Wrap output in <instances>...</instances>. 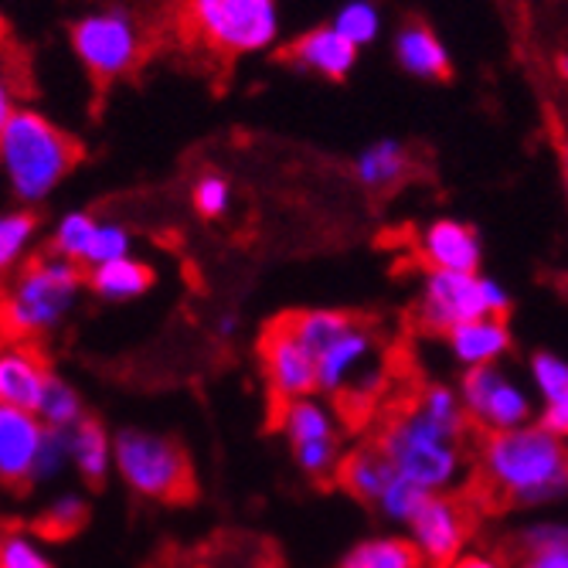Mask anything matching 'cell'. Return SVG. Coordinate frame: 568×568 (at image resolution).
I'll list each match as a JSON object with an SVG mask.
<instances>
[{
  "instance_id": "1",
  "label": "cell",
  "mask_w": 568,
  "mask_h": 568,
  "mask_svg": "<svg viewBox=\"0 0 568 568\" xmlns=\"http://www.w3.org/2000/svg\"><path fill=\"white\" fill-rule=\"evenodd\" d=\"M474 426L463 408L459 388L423 385L405 405L378 423L375 443L395 470L429 494H453L474 474Z\"/></svg>"
},
{
  "instance_id": "2",
  "label": "cell",
  "mask_w": 568,
  "mask_h": 568,
  "mask_svg": "<svg viewBox=\"0 0 568 568\" xmlns=\"http://www.w3.org/2000/svg\"><path fill=\"white\" fill-rule=\"evenodd\" d=\"M467 494L487 507H541L568 494V443L538 419L518 429L477 433Z\"/></svg>"
},
{
  "instance_id": "3",
  "label": "cell",
  "mask_w": 568,
  "mask_h": 568,
  "mask_svg": "<svg viewBox=\"0 0 568 568\" xmlns=\"http://www.w3.org/2000/svg\"><path fill=\"white\" fill-rule=\"evenodd\" d=\"M286 321L317 361V392L337 402H361L378 392L382 341L368 321L344 310H300Z\"/></svg>"
},
{
  "instance_id": "4",
  "label": "cell",
  "mask_w": 568,
  "mask_h": 568,
  "mask_svg": "<svg viewBox=\"0 0 568 568\" xmlns=\"http://www.w3.org/2000/svg\"><path fill=\"white\" fill-rule=\"evenodd\" d=\"M82 161V143L34 106H21L0 133V178L24 209L48 201Z\"/></svg>"
},
{
  "instance_id": "5",
  "label": "cell",
  "mask_w": 568,
  "mask_h": 568,
  "mask_svg": "<svg viewBox=\"0 0 568 568\" xmlns=\"http://www.w3.org/2000/svg\"><path fill=\"white\" fill-rule=\"evenodd\" d=\"M85 290V266L41 252L14 273L0 300V331L11 341H38L55 334Z\"/></svg>"
},
{
  "instance_id": "6",
  "label": "cell",
  "mask_w": 568,
  "mask_h": 568,
  "mask_svg": "<svg viewBox=\"0 0 568 568\" xmlns=\"http://www.w3.org/2000/svg\"><path fill=\"white\" fill-rule=\"evenodd\" d=\"M280 28V0H181L184 38L222 59L263 55Z\"/></svg>"
},
{
  "instance_id": "7",
  "label": "cell",
  "mask_w": 568,
  "mask_h": 568,
  "mask_svg": "<svg viewBox=\"0 0 568 568\" xmlns=\"http://www.w3.org/2000/svg\"><path fill=\"white\" fill-rule=\"evenodd\" d=\"M69 48L95 82L110 85L136 72L146 51V31L130 8L106 4L79 14L69 24Z\"/></svg>"
},
{
  "instance_id": "8",
  "label": "cell",
  "mask_w": 568,
  "mask_h": 568,
  "mask_svg": "<svg viewBox=\"0 0 568 568\" xmlns=\"http://www.w3.org/2000/svg\"><path fill=\"white\" fill-rule=\"evenodd\" d=\"M113 463L123 484L158 504H187L194 500V467L187 453L158 433L123 429L113 439Z\"/></svg>"
},
{
  "instance_id": "9",
  "label": "cell",
  "mask_w": 568,
  "mask_h": 568,
  "mask_svg": "<svg viewBox=\"0 0 568 568\" xmlns=\"http://www.w3.org/2000/svg\"><path fill=\"white\" fill-rule=\"evenodd\" d=\"M510 293L484 273H443L429 270L419 290L416 314L433 334H449L453 327L477 317H507Z\"/></svg>"
},
{
  "instance_id": "10",
  "label": "cell",
  "mask_w": 568,
  "mask_h": 568,
  "mask_svg": "<svg viewBox=\"0 0 568 568\" xmlns=\"http://www.w3.org/2000/svg\"><path fill=\"white\" fill-rule=\"evenodd\" d=\"M276 426L286 436L296 467L310 477V480H334L337 467L344 459L341 449V429H337V416L327 402H321L317 395L296 398L290 405H283L276 412Z\"/></svg>"
},
{
  "instance_id": "11",
  "label": "cell",
  "mask_w": 568,
  "mask_h": 568,
  "mask_svg": "<svg viewBox=\"0 0 568 568\" xmlns=\"http://www.w3.org/2000/svg\"><path fill=\"white\" fill-rule=\"evenodd\" d=\"M459 398L474 433H500L535 423V398L525 385L504 375L497 365L467 368L459 378Z\"/></svg>"
},
{
  "instance_id": "12",
  "label": "cell",
  "mask_w": 568,
  "mask_h": 568,
  "mask_svg": "<svg viewBox=\"0 0 568 568\" xmlns=\"http://www.w3.org/2000/svg\"><path fill=\"white\" fill-rule=\"evenodd\" d=\"M480 507L470 494H429L419 514L408 525V538L419 545L429 568H446L467 551Z\"/></svg>"
},
{
  "instance_id": "13",
  "label": "cell",
  "mask_w": 568,
  "mask_h": 568,
  "mask_svg": "<svg viewBox=\"0 0 568 568\" xmlns=\"http://www.w3.org/2000/svg\"><path fill=\"white\" fill-rule=\"evenodd\" d=\"M260 361L276 412L296 398L317 395V361L300 344L286 317L266 327L260 341Z\"/></svg>"
},
{
  "instance_id": "14",
  "label": "cell",
  "mask_w": 568,
  "mask_h": 568,
  "mask_svg": "<svg viewBox=\"0 0 568 568\" xmlns=\"http://www.w3.org/2000/svg\"><path fill=\"white\" fill-rule=\"evenodd\" d=\"M44 429L38 412L0 405V487H31Z\"/></svg>"
},
{
  "instance_id": "15",
  "label": "cell",
  "mask_w": 568,
  "mask_h": 568,
  "mask_svg": "<svg viewBox=\"0 0 568 568\" xmlns=\"http://www.w3.org/2000/svg\"><path fill=\"white\" fill-rule=\"evenodd\" d=\"M419 255L429 270L443 273H480L484 263V242L477 229L456 219H439L423 229L419 235Z\"/></svg>"
},
{
  "instance_id": "16",
  "label": "cell",
  "mask_w": 568,
  "mask_h": 568,
  "mask_svg": "<svg viewBox=\"0 0 568 568\" xmlns=\"http://www.w3.org/2000/svg\"><path fill=\"white\" fill-rule=\"evenodd\" d=\"M48 378L51 368L44 365L41 351L28 341H14L11 347L0 351V398H4V405L38 412Z\"/></svg>"
},
{
  "instance_id": "17",
  "label": "cell",
  "mask_w": 568,
  "mask_h": 568,
  "mask_svg": "<svg viewBox=\"0 0 568 568\" xmlns=\"http://www.w3.org/2000/svg\"><path fill=\"white\" fill-rule=\"evenodd\" d=\"M357 44L347 41L334 24L324 28H310L306 34H300L290 44V59L293 65H300L303 72H314L321 79H347L351 69L357 65Z\"/></svg>"
},
{
  "instance_id": "18",
  "label": "cell",
  "mask_w": 568,
  "mask_h": 568,
  "mask_svg": "<svg viewBox=\"0 0 568 568\" xmlns=\"http://www.w3.org/2000/svg\"><path fill=\"white\" fill-rule=\"evenodd\" d=\"M398 477L395 463L385 456V449L375 439L357 443L351 453H344L341 467H337V484L361 504L378 507L382 494L392 487V480Z\"/></svg>"
},
{
  "instance_id": "19",
  "label": "cell",
  "mask_w": 568,
  "mask_h": 568,
  "mask_svg": "<svg viewBox=\"0 0 568 568\" xmlns=\"http://www.w3.org/2000/svg\"><path fill=\"white\" fill-rule=\"evenodd\" d=\"M449 354L456 365L467 368H484V365H497V361L510 351L514 337L507 327V317H477L459 324L446 334Z\"/></svg>"
},
{
  "instance_id": "20",
  "label": "cell",
  "mask_w": 568,
  "mask_h": 568,
  "mask_svg": "<svg viewBox=\"0 0 568 568\" xmlns=\"http://www.w3.org/2000/svg\"><path fill=\"white\" fill-rule=\"evenodd\" d=\"M395 62L416 79H446L449 75V51L443 38L426 24H405L395 34Z\"/></svg>"
},
{
  "instance_id": "21",
  "label": "cell",
  "mask_w": 568,
  "mask_h": 568,
  "mask_svg": "<svg viewBox=\"0 0 568 568\" xmlns=\"http://www.w3.org/2000/svg\"><path fill=\"white\" fill-rule=\"evenodd\" d=\"M153 283H158V273H153L150 263L136 260V255L85 270V290H92L95 300H106V303L140 300L143 293H150Z\"/></svg>"
},
{
  "instance_id": "22",
  "label": "cell",
  "mask_w": 568,
  "mask_h": 568,
  "mask_svg": "<svg viewBox=\"0 0 568 568\" xmlns=\"http://www.w3.org/2000/svg\"><path fill=\"white\" fill-rule=\"evenodd\" d=\"M69 446H72V467L79 470V477L89 487L106 484L110 470H116V463H113V439H110L106 429H102V423H95L89 416L79 419L69 429Z\"/></svg>"
},
{
  "instance_id": "23",
  "label": "cell",
  "mask_w": 568,
  "mask_h": 568,
  "mask_svg": "<svg viewBox=\"0 0 568 568\" xmlns=\"http://www.w3.org/2000/svg\"><path fill=\"white\" fill-rule=\"evenodd\" d=\"M334 568H429V561L405 535H375L357 541Z\"/></svg>"
},
{
  "instance_id": "24",
  "label": "cell",
  "mask_w": 568,
  "mask_h": 568,
  "mask_svg": "<svg viewBox=\"0 0 568 568\" xmlns=\"http://www.w3.org/2000/svg\"><path fill=\"white\" fill-rule=\"evenodd\" d=\"M38 232H41V222H38L34 209L18 204V209L0 212V280L21 270L31 260Z\"/></svg>"
},
{
  "instance_id": "25",
  "label": "cell",
  "mask_w": 568,
  "mask_h": 568,
  "mask_svg": "<svg viewBox=\"0 0 568 568\" xmlns=\"http://www.w3.org/2000/svg\"><path fill=\"white\" fill-rule=\"evenodd\" d=\"M408 171V150L398 140H378L365 146L354 161V174L365 187H392L402 174Z\"/></svg>"
},
{
  "instance_id": "26",
  "label": "cell",
  "mask_w": 568,
  "mask_h": 568,
  "mask_svg": "<svg viewBox=\"0 0 568 568\" xmlns=\"http://www.w3.org/2000/svg\"><path fill=\"white\" fill-rule=\"evenodd\" d=\"M95 229H99V219L92 212L72 209L55 225H51L48 252H55V255H62V260H72V263L85 266V255H89V245L95 239Z\"/></svg>"
},
{
  "instance_id": "27",
  "label": "cell",
  "mask_w": 568,
  "mask_h": 568,
  "mask_svg": "<svg viewBox=\"0 0 568 568\" xmlns=\"http://www.w3.org/2000/svg\"><path fill=\"white\" fill-rule=\"evenodd\" d=\"M85 518H89V507L82 497L75 494H62L59 500H51L44 510H41V518L34 521V535L41 541H69L75 538L82 528H85Z\"/></svg>"
},
{
  "instance_id": "28",
  "label": "cell",
  "mask_w": 568,
  "mask_h": 568,
  "mask_svg": "<svg viewBox=\"0 0 568 568\" xmlns=\"http://www.w3.org/2000/svg\"><path fill=\"white\" fill-rule=\"evenodd\" d=\"M38 419L44 426H51V429H72L79 419H85L79 392L65 378L51 375L48 378V388L41 395V405H38Z\"/></svg>"
},
{
  "instance_id": "29",
  "label": "cell",
  "mask_w": 568,
  "mask_h": 568,
  "mask_svg": "<svg viewBox=\"0 0 568 568\" xmlns=\"http://www.w3.org/2000/svg\"><path fill=\"white\" fill-rule=\"evenodd\" d=\"M347 41H354L357 48L372 44L382 34V11L375 0H347V4L337 8L334 21H331Z\"/></svg>"
},
{
  "instance_id": "30",
  "label": "cell",
  "mask_w": 568,
  "mask_h": 568,
  "mask_svg": "<svg viewBox=\"0 0 568 568\" xmlns=\"http://www.w3.org/2000/svg\"><path fill=\"white\" fill-rule=\"evenodd\" d=\"M0 568H55V561L41 551L38 535L0 525Z\"/></svg>"
},
{
  "instance_id": "31",
  "label": "cell",
  "mask_w": 568,
  "mask_h": 568,
  "mask_svg": "<svg viewBox=\"0 0 568 568\" xmlns=\"http://www.w3.org/2000/svg\"><path fill=\"white\" fill-rule=\"evenodd\" d=\"M426 497H429V490L426 487H419V484H412V480H405L402 474L392 480V487L382 494V500H378V507L375 510H382L388 521H398V525H412V518L419 514V507L426 504Z\"/></svg>"
},
{
  "instance_id": "32",
  "label": "cell",
  "mask_w": 568,
  "mask_h": 568,
  "mask_svg": "<svg viewBox=\"0 0 568 568\" xmlns=\"http://www.w3.org/2000/svg\"><path fill=\"white\" fill-rule=\"evenodd\" d=\"M126 255H133V235L120 222H99L95 239H92L89 255H85V270L126 260Z\"/></svg>"
},
{
  "instance_id": "33",
  "label": "cell",
  "mask_w": 568,
  "mask_h": 568,
  "mask_svg": "<svg viewBox=\"0 0 568 568\" xmlns=\"http://www.w3.org/2000/svg\"><path fill=\"white\" fill-rule=\"evenodd\" d=\"M72 463V446H69V429H44V439H41V449H38V459H34V474H31V484H48L55 480L65 467Z\"/></svg>"
},
{
  "instance_id": "34",
  "label": "cell",
  "mask_w": 568,
  "mask_h": 568,
  "mask_svg": "<svg viewBox=\"0 0 568 568\" xmlns=\"http://www.w3.org/2000/svg\"><path fill=\"white\" fill-rule=\"evenodd\" d=\"M191 204H194V212L201 219H222L229 215L232 209V184L229 178L209 171V174H201L191 187Z\"/></svg>"
},
{
  "instance_id": "35",
  "label": "cell",
  "mask_w": 568,
  "mask_h": 568,
  "mask_svg": "<svg viewBox=\"0 0 568 568\" xmlns=\"http://www.w3.org/2000/svg\"><path fill=\"white\" fill-rule=\"evenodd\" d=\"M531 382H535V392L541 395V402L565 395L568 392V361H561L558 354L538 351L531 357Z\"/></svg>"
},
{
  "instance_id": "36",
  "label": "cell",
  "mask_w": 568,
  "mask_h": 568,
  "mask_svg": "<svg viewBox=\"0 0 568 568\" xmlns=\"http://www.w3.org/2000/svg\"><path fill=\"white\" fill-rule=\"evenodd\" d=\"M514 568H568V545H555V548H538V551H525L507 558Z\"/></svg>"
},
{
  "instance_id": "37",
  "label": "cell",
  "mask_w": 568,
  "mask_h": 568,
  "mask_svg": "<svg viewBox=\"0 0 568 568\" xmlns=\"http://www.w3.org/2000/svg\"><path fill=\"white\" fill-rule=\"evenodd\" d=\"M541 405H545V408H541L538 423L568 443V392H565V395H558V398H548V402H541Z\"/></svg>"
},
{
  "instance_id": "38",
  "label": "cell",
  "mask_w": 568,
  "mask_h": 568,
  "mask_svg": "<svg viewBox=\"0 0 568 568\" xmlns=\"http://www.w3.org/2000/svg\"><path fill=\"white\" fill-rule=\"evenodd\" d=\"M21 110V99H18V82L14 75L8 72V65L0 62V133L11 123V116Z\"/></svg>"
},
{
  "instance_id": "39",
  "label": "cell",
  "mask_w": 568,
  "mask_h": 568,
  "mask_svg": "<svg viewBox=\"0 0 568 568\" xmlns=\"http://www.w3.org/2000/svg\"><path fill=\"white\" fill-rule=\"evenodd\" d=\"M446 568H514V565L507 561V555L497 551H463Z\"/></svg>"
},
{
  "instance_id": "40",
  "label": "cell",
  "mask_w": 568,
  "mask_h": 568,
  "mask_svg": "<svg viewBox=\"0 0 568 568\" xmlns=\"http://www.w3.org/2000/svg\"><path fill=\"white\" fill-rule=\"evenodd\" d=\"M235 327H239V317H235V314H222V317L215 321V334H219V337H232Z\"/></svg>"
},
{
  "instance_id": "41",
  "label": "cell",
  "mask_w": 568,
  "mask_h": 568,
  "mask_svg": "<svg viewBox=\"0 0 568 568\" xmlns=\"http://www.w3.org/2000/svg\"><path fill=\"white\" fill-rule=\"evenodd\" d=\"M558 75L568 82V55H561V59H558Z\"/></svg>"
},
{
  "instance_id": "42",
  "label": "cell",
  "mask_w": 568,
  "mask_h": 568,
  "mask_svg": "<svg viewBox=\"0 0 568 568\" xmlns=\"http://www.w3.org/2000/svg\"><path fill=\"white\" fill-rule=\"evenodd\" d=\"M0 38H4V18H0Z\"/></svg>"
},
{
  "instance_id": "43",
  "label": "cell",
  "mask_w": 568,
  "mask_h": 568,
  "mask_svg": "<svg viewBox=\"0 0 568 568\" xmlns=\"http://www.w3.org/2000/svg\"><path fill=\"white\" fill-rule=\"evenodd\" d=\"M0 405H4V398H0Z\"/></svg>"
}]
</instances>
